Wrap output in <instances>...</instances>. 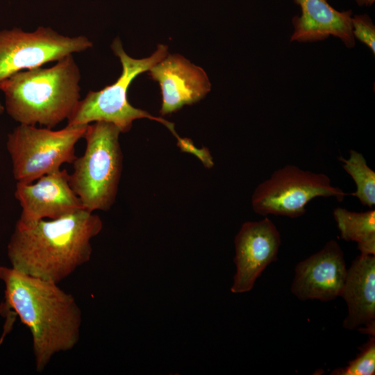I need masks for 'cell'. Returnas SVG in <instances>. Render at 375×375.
I'll return each mask as SVG.
<instances>
[{
	"instance_id": "obj_1",
	"label": "cell",
	"mask_w": 375,
	"mask_h": 375,
	"mask_svg": "<svg viewBox=\"0 0 375 375\" xmlns=\"http://www.w3.org/2000/svg\"><path fill=\"white\" fill-rule=\"evenodd\" d=\"M102 228L99 216L85 209L54 219L17 220L7 245L11 267L59 283L90 260L91 241Z\"/></svg>"
},
{
	"instance_id": "obj_2",
	"label": "cell",
	"mask_w": 375,
	"mask_h": 375,
	"mask_svg": "<svg viewBox=\"0 0 375 375\" xmlns=\"http://www.w3.org/2000/svg\"><path fill=\"white\" fill-rule=\"evenodd\" d=\"M5 309H12L31 334L35 369L42 372L53 357L78 342L82 311L72 294L58 283L0 267Z\"/></svg>"
},
{
	"instance_id": "obj_3",
	"label": "cell",
	"mask_w": 375,
	"mask_h": 375,
	"mask_svg": "<svg viewBox=\"0 0 375 375\" xmlns=\"http://www.w3.org/2000/svg\"><path fill=\"white\" fill-rule=\"evenodd\" d=\"M80 81L72 54L50 67L18 72L0 82L5 110L19 124L53 128L67 120L81 100Z\"/></svg>"
},
{
	"instance_id": "obj_4",
	"label": "cell",
	"mask_w": 375,
	"mask_h": 375,
	"mask_svg": "<svg viewBox=\"0 0 375 375\" xmlns=\"http://www.w3.org/2000/svg\"><path fill=\"white\" fill-rule=\"evenodd\" d=\"M120 133L106 122L87 125L84 153L74 160L69 174V185L87 210L106 211L115 203L122 169Z\"/></svg>"
},
{
	"instance_id": "obj_5",
	"label": "cell",
	"mask_w": 375,
	"mask_h": 375,
	"mask_svg": "<svg viewBox=\"0 0 375 375\" xmlns=\"http://www.w3.org/2000/svg\"><path fill=\"white\" fill-rule=\"evenodd\" d=\"M111 48L122 66L120 76L113 84L101 90L89 91L78 101L67 120V126H86L92 122L103 121L113 124L121 133H126L131 128L133 121L147 118L162 124L177 138L178 143L181 142L183 138L178 135L173 123L135 108L127 98L128 89L133 79L162 60L168 54L167 47L159 44L151 56L142 59L130 57L124 50L118 38L112 42Z\"/></svg>"
},
{
	"instance_id": "obj_6",
	"label": "cell",
	"mask_w": 375,
	"mask_h": 375,
	"mask_svg": "<svg viewBox=\"0 0 375 375\" xmlns=\"http://www.w3.org/2000/svg\"><path fill=\"white\" fill-rule=\"evenodd\" d=\"M86 126H66L60 130L22 124L8 134L6 149L17 182L29 183L72 163L75 146L83 138Z\"/></svg>"
},
{
	"instance_id": "obj_7",
	"label": "cell",
	"mask_w": 375,
	"mask_h": 375,
	"mask_svg": "<svg viewBox=\"0 0 375 375\" xmlns=\"http://www.w3.org/2000/svg\"><path fill=\"white\" fill-rule=\"evenodd\" d=\"M349 193L331 185L328 176L286 165L259 183L251 197L253 211L260 215L297 218L313 199L335 197L342 201Z\"/></svg>"
},
{
	"instance_id": "obj_8",
	"label": "cell",
	"mask_w": 375,
	"mask_h": 375,
	"mask_svg": "<svg viewBox=\"0 0 375 375\" xmlns=\"http://www.w3.org/2000/svg\"><path fill=\"white\" fill-rule=\"evenodd\" d=\"M93 47L85 35H63L50 27L0 31V82L15 73L58 61Z\"/></svg>"
},
{
	"instance_id": "obj_9",
	"label": "cell",
	"mask_w": 375,
	"mask_h": 375,
	"mask_svg": "<svg viewBox=\"0 0 375 375\" xmlns=\"http://www.w3.org/2000/svg\"><path fill=\"white\" fill-rule=\"evenodd\" d=\"M280 245V233L267 216L244 222L235 238L236 272L231 291H250L265 269L277 260Z\"/></svg>"
},
{
	"instance_id": "obj_10",
	"label": "cell",
	"mask_w": 375,
	"mask_h": 375,
	"mask_svg": "<svg viewBox=\"0 0 375 375\" xmlns=\"http://www.w3.org/2000/svg\"><path fill=\"white\" fill-rule=\"evenodd\" d=\"M69 174L67 169H60L33 183L17 182L14 196L22 208L18 220L30 223L54 219L83 210L69 185Z\"/></svg>"
},
{
	"instance_id": "obj_11",
	"label": "cell",
	"mask_w": 375,
	"mask_h": 375,
	"mask_svg": "<svg viewBox=\"0 0 375 375\" xmlns=\"http://www.w3.org/2000/svg\"><path fill=\"white\" fill-rule=\"evenodd\" d=\"M347 274L344 252L331 240L296 265L291 292L301 301H330L340 296Z\"/></svg>"
},
{
	"instance_id": "obj_12",
	"label": "cell",
	"mask_w": 375,
	"mask_h": 375,
	"mask_svg": "<svg viewBox=\"0 0 375 375\" xmlns=\"http://www.w3.org/2000/svg\"><path fill=\"white\" fill-rule=\"evenodd\" d=\"M149 71L160 86L162 115L197 103L210 91L211 84L204 70L178 54H167Z\"/></svg>"
},
{
	"instance_id": "obj_13",
	"label": "cell",
	"mask_w": 375,
	"mask_h": 375,
	"mask_svg": "<svg viewBox=\"0 0 375 375\" xmlns=\"http://www.w3.org/2000/svg\"><path fill=\"white\" fill-rule=\"evenodd\" d=\"M293 1L300 7L301 14L292 17L294 30L290 42H315L333 36L340 39L348 49L355 47L351 10L338 11L328 0Z\"/></svg>"
},
{
	"instance_id": "obj_14",
	"label": "cell",
	"mask_w": 375,
	"mask_h": 375,
	"mask_svg": "<svg viewBox=\"0 0 375 375\" xmlns=\"http://www.w3.org/2000/svg\"><path fill=\"white\" fill-rule=\"evenodd\" d=\"M348 308L343 327L375 334V256L360 254L347 269L340 294Z\"/></svg>"
},
{
	"instance_id": "obj_15",
	"label": "cell",
	"mask_w": 375,
	"mask_h": 375,
	"mask_svg": "<svg viewBox=\"0 0 375 375\" xmlns=\"http://www.w3.org/2000/svg\"><path fill=\"white\" fill-rule=\"evenodd\" d=\"M340 237L358 244L362 255L375 256V210L353 212L337 207L333 212Z\"/></svg>"
},
{
	"instance_id": "obj_16",
	"label": "cell",
	"mask_w": 375,
	"mask_h": 375,
	"mask_svg": "<svg viewBox=\"0 0 375 375\" xmlns=\"http://www.w3.org/2000/svg\"><path fill=\"white\" fill-rule=\"evenodd\" d=\"M349 157H340L342 167L353 178L356 190L350 193L358 199L361 204L372 208L375 205V172L367 164L361 153L350 150Z\"/></svg>"
},
{
	"instance_id": "obj_17",
	"label": "cell",
	"mask_w": 375,
	"mask_h": 375,
	"mask_svg": "<svg viewBox=\"0 0 375 375\" xmlns=\"http://www.w3.org/2000/svg\"><path fill=\"white\" fill-rule=\"evenodd\" d=\"M334 375H374L375 374V338L370 335L369 340L361 347L356 358L345 367L337 368L331 373Z\"/></svg>"
},
{
	"instance_id": "obj_18",
	"label": "cell",
	"mask_w": 375,
	"mask_h": 375,
	"mask_svg": "<svg viewBox=\"0 0 375 375\" xmlns=\"http://www.w3.org/2000/svg\"><path fill=\"white\" fill-rule=\"evenodd\" d=\"M352 33L356 39L375 53V25L367 14L353 15Z\"/></svg>"
},
{
	"instance_id": "obj_19",
	"label": "cell",
	"mask_w": 375,
	"mask_h": 375,
	"mask_svg": "<svg viewBox=\"0 0 375 375\" xmlns=\"http://www.w3.org/2000/svg\"><path fill=\"white\" fill-rule=\"evenodd\" d=\"M355 1L359 6H366V7L372 6L375 2V0H355Z\"/></svg>"
},
{
	"instance_id": "obj_20",
	"label": "cell",
	"mask_w": 375,
	"mask_h": 375,
	"mask_svg": "<svg viewBox=\"0 0 375 375\" xmlns=\"http://www.w3.org/2000/svg\"><path fill=\"white\" fill-rule=\"evenodd\" d=\"M5 107L2 105L0 101V115L4 111Z\"/></svg>"
}]
</instances>
